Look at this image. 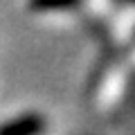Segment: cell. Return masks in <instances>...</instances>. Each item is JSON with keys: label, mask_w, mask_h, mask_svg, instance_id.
<instances>
[{"label": "cell", "mask_w": 135, "mask_h": 135, "mask_svg": "<svg viewBox=\"0 0 135 135\" xmlns=\"http://www.w3.org/2000/svg\"><path fill=\"white\" fill-rule=\"evenodd\" d=\"M45 131V119L41 115H20L0 126V135H41Z\"/></svg>", "instance_id": "6da1fadb"}, {"label": "cell", "mask_w": 135, "mask_h": 135, "mask_svg": "<svg viewBox=\"0 0 135 135\" xmlns=\"http://www.w3.org/2000/svg\"><path fill=\"white\" fill-rule=\"evenodd\" d=\"M77 0H32V9H63V7L74 5Z\"/></svg>", "instance_id": "7a4b0ae2"}]
</instances>
